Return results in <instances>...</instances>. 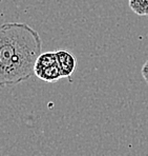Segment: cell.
<instances>
[{
  "instance_id": "cell-1",
  "label": "cell",
  "mask_w": 148,
  "mask_h": 156,
  "mask_svg": "<svg viewBox=\"0 0 148 156\" xmlns=\"http://www.w3.org/2000/svg\"><path fill=\"white\" fill-rule=\"evenodd\" d=\"M42 52V40L36 30L22 22L0 26V87H13L35 74Z\"/></svg>"
},
{
  "instance_id": "cell-2",
  "label": "cell",
  "mask_w": 148,
  "mask_h": 156,
  "mask_svg": "<svg viewBox=\"0 0 148 156\" xmlns=\"http://www.w3.org/2000/svg\"><path fill=\"white\" fill-rule=\"evenodd\" d=\"M57 62L61 70L63 78H68L72 75V73L76 70L77 59L70 52L65 50L56 51Z\"/></svg>"
},
{
  "instance_id": "cell-3",
  "label": "cell",
  "mask_w": 148,
  "mask_h": 156,
  "mask_svg": "<svg viewBox=\"0 0 148 156\" xmlns=\"http://www.w3.org/2000/svg\"><path fill=\"white\" fill-rule=\"evenodd\" d=\"M35 75L37 76L39 79L43 80L45 82H56L58 81L59 79L63 78L62 73H61V70L59 68L58 63L56 65L49 66L46 69H43V70H40L38 72L35 73Z\"/></svg>"
},
{
  "instance_id": "cell-5",
  "label": "cell",
  "mask_w": 148,
  "mask_h": 156,
  "mask_svg": "<svg viewBox=\"0 0 148 156\" xmlns=\"http://www.w3.org/2000/svg\"><path fill=\"white\" fill-rule=\"evenodd\" d=\"M129 8L139 16H148V0H128Z\"/></svg>"
},
{
  "instance_id": "cell-7",
  "label": "cell",
  "mask_w": 148,
  "mask_h": 156,
  "mask_svg": "<svg viewBox=\"0 0 148 156\" xmlns=\"http://www.w3.org/2000/svg\"><path fill=\"white\" fill-rule=\"evenodd\" d=\"M0 1H1V0H0Z\"/></svg>"
},
{
  "instance_id": "cell-4",
  "label": "cell",
  "mask_w": 148,
  "mask_h": 156,
  "mask_svg": "<svg viewBox=\"0 0 148 156\" xmlns=\"http://www.w3.org/2000/svg\"><path fill=\"white\" fill-rule=\"evenodd\" d=\"M57 62V56L56 52H46V53H41L39 57L37 58L35 65V73L38 72L43 69H46L49 66H52L56 65Z\"/></svg>"
},
{
  "instance_id": "cell-6",
  "label": "cell",
  "mask_w": 148,
  "mask_h": 156,
  "mask_svg": "<svg viewBox=\"0 0 148 156\" xmlns=\"http://www.w3.org/2000/svg\"><path fill=\"white\" fill-rule=\"evenodd\" d=\"M141 73H142V76L145 79V81H146L147 83H148V60L144 63V66H142Z\"/></svg>"
}]
</instances>
